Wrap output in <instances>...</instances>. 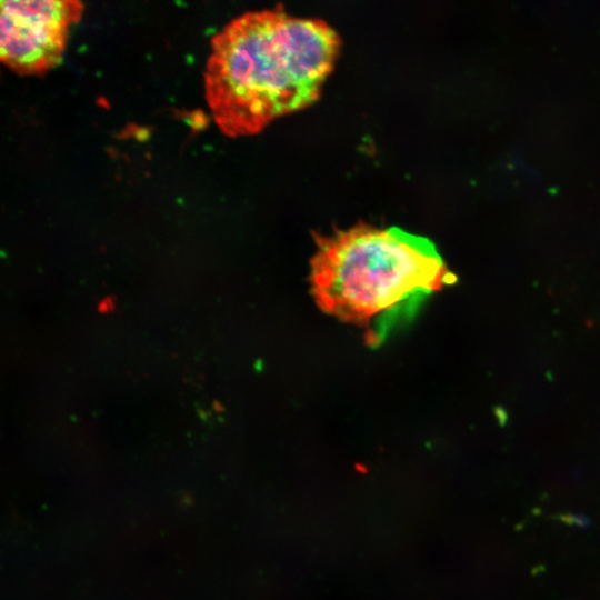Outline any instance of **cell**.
Returning a JSON list of instances; mask_svg holds the SVG:
<instances>
[{
	"mask_svg": "<svg viewBox=\"0 0 600 600\" xmlns=\"http://www.w3.org/2000/svg\"><path fill=\"white\" fill-rule=\"evenodd\" d=\"M339 47L324 20L292 16L281 4L234 18L212 39L204 72L216 123L230 137L252 134L309 106Z\"/></svg>",
	"mask_w": 600,
	"mask_h": 600,
	"instance_id": "obj_1",
	"label": "cell"
},
{
	"mask_svg": "<svg viewBox=\"0 0 600 600\" xmlns=\"http://www.w3.org/2000/svg\"><path fill=\"white\" fill-rule=\"evenodd\" d=\"M311 292L319 308L379 346L422 302L454 281L434 244L396 227L358 223L316 238Z\"/></svg>",
	"mask_w": 600,
	"mask_h": 600,
	"instance_id": "obj_2",
	"label": "cell"
},
{
	"mask_svg": "<svg viewBox=\"0 0 600 600\" xmlns=\"http://www.w3.org/2000/svg\"><path fill=\"white\" fill-rule=\"evenodd\" d=\"M0 59L19 73H40L61 59L69 27L82 11L73 0L1 1Z\"/></svg>",
	"mask_w": 600,
	"mask_h": 600,
	"instance_id": "obj_3",
	"label": "cell"
},
{
	"mask_svg": "<svg viewBox=\"0 0 600 600\" xmlns=\"http://www.w3.org/2000/svg\"><path fill=\"white\" fill-rule=\"evenodd\" d=\"M98 308H99L100 312H111L114 309V300H113V298H111V297L104 298L99 303Z\"/></svg>",
	"mask_w": 600,
	"mask_h": 600,
	"instance_id": "obj_4",
	"label": "cell"
}]
</instances>
